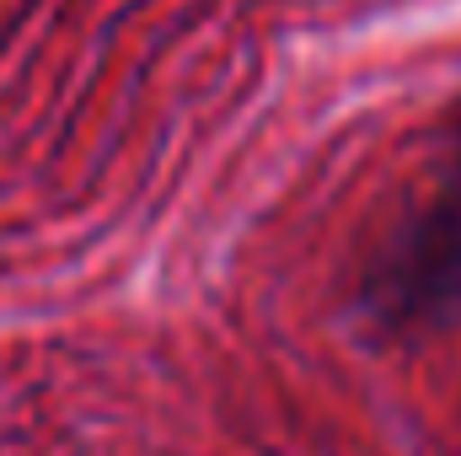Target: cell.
<instances>
[{
  "label": "cell",
  "mask_w": 461,
  "mask_h": 456,
  "mask_svg": "<svg viewBox=\"0 0 461 456\" xmlns=\"http://www.w3.org/2000/svg\"><path fill=\"white\" fill-rule=\"evenodd\" d=\"M365 301L386 328H440L461 317V188L451 183L435 205L408 215L370 274Z\"/></svg>",
  "instance_id": "6da1fadb"
},
{
  "label": "cell",
  "mask_w": 461,
  "mask_h": 456,
  "mask_svg": "<svg viewBox=\"0 0 461 456\" xmlns=\"http://www.w3.org/2000/svg\"><path fill=\"white\" fill-rule=\"evenodd\" d=\"M456 188H461V114H456Z\"/></svg>",
  "instance_id": "7a4b0ae2"
}]
</instances>
